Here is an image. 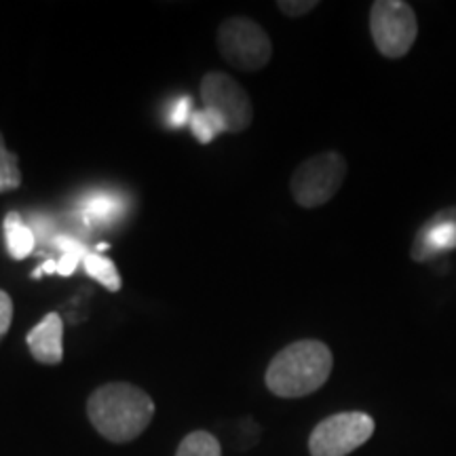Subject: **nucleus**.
<instances>
[{"label": "nucleus", "instance_id": "nucleus-1", "mask_svg": "<svg viewBox=\"0 0 456 456\" xmlns=\"http://www.w3.org/2000/svg\"><path fill=\"white\" fill-rule=\"evenodd\" d=\"M87 416L104 440L125 444L146 431L155 416V402L135 385L108 383L89 395Z\"/></svg>", "mask_w": 456, "mask_h": 456}, {"label": "nucleus", "instance_id": "nucleus-2", "mask_svg": "<svg viewBox=\"0 0 456 456\" xmlns=\"http://www.w3.org/2000/svg\"><path fill=\"white\" fill-rule=\"evenodd\" d=\"M334 355L322 340H298L273 357L265 383L273 395L283 399L306 397L328 383Z\"/></svg>", "mask_w": 456, "mask_h": 456}, {"label": "nucleus", "instance_id": "nucleus-3", "mask_svg": "<svg viewBox=\"0 0 456 456\" xmlns=\"http://www.w3.org/2000/svg\"><path fill=\"white\" fill-rule=\"evenodd\" d=\"M346 178V161L340 152L326 151L302 161L289 180L294 201L305 209L326 205Z\"/></svg>", "mask_w": 456, "mask_h": 456}, {"label": "nucleus", "instance_id": "nucleus-4", "mask_svg": "<svg viewBox=\"0 0 456 456\" xmlns=\"http://www.w3.org/2000/svg\"><path fill=\"white\" fill-rule=\"evenodd\" d=\"M370 34L387 60H402L419 38V20L403 0H376L370 9Z\"/></svg>", "mask_w": 456, "mask_h": 456}, {"label": "nucleus", "instance_id": "nucleus-5", "mask_svg": "<svg viewBox=\"0 0 456 456\" xmlns=\"http://www.w3.org/2000/svg\"><path fill=\"white\" fill-rule=\"evenodd\" d=\"M218 49L239 70H262L273 57V43L265 28L248 17H231L218 28Z\"/></svg>", "mask_w": 456, "mask_h": 456}, {"label": "nucleus", "instance_id": "nucleus-6", "mask_svg": "<svg viewBox=\"0 0 456 456\" xmlns=\"http://www.w3.org/2000/svg\"><path fill=\"white\" fill-rule=\"evenodd\" d=\"M376 423L366 412H338L328 416L311 431V456H349L374 436Z\"/></svg>", "mask_w": 456, "mask_h": 456}, {"label": "nucleus", "instance_id": "nucleus-7", "mask_svg": "<svg viewBox=\"0 0 456 456\" xmlns=\"http://www.w3.org/2000/svg\"><path fill=\"white\" fill-rule=\"evenodd\" d=\"M205 110L214 112L226 125L228 134H241L252 125L254 108L248 91L224 72H208L201 81Z\"/></svg>", "mask_w": 456, "mask_h": 456}, {"label": "nucleus", "instance_id": "nucleus-8", "mask_svg": "<svg viewBox=\"0 0 456 456\" xmlns=\"http://www.w3.org/2000/svg\"><path fill=\"white\" fill-rule=\"evenodd\" d=\"M456 249V205L444 208L436 212L423 226L416 231L412 249L414 262L419 265H429V262L442 260L444 256Z\"/></svg>", "mask_w": 456, "mask_h": 456}, {"label": "nucleus", "instance_id": "nucleus-9", "mask_svg": "<svg viewBox=\"0 0 456 456\" xmlns=\"http://www.w3.org/2000/svg\"><path fill=\"white\" fill-rule=\"evenodd\" d=\"M28 349L38 363L57 366L64 359V322L57 313H49L26 336Z\"/></svg>", "mask_w": 456, "mask_h": 456}, {"label": "nucleus", "instance_id": "nucleus-10", "mask_svg": "<svg viewBox=\"0 0 456 456\" xmlns=\"http://www.w3.org/2000/svg\"><path fill=\"white\" fill-rule=\"evenodd\" d=\"M4 239H7L11 258L15 260L28 258L34 252V245H37L32 228L21 220V216L17 212H9L7 218H4Z\"/></svg>", "mask_w": 456, "mask_h": 456}, {"label": "nucleus", "instance_id": "nucleus-11", "mask_svg": "<svg viewBox=\"0 0 456 456\" xmlns=\"http://www.w3.org/2000/svg\"><path fill=\"white\" fill-rule=\"evenodd\" d=\"M83 266L85 271H87V275L104 285L106 289H110V292H118V289H121L123 285L121 275H118L117 266H114L112 260L104 258V256H100L98 252H89L85 256Z\"/></svg>", "mask_w": 456, "mask_h": 456}, {"label": "nucleus", "instance_id": "nucleus-12", "mask_svg": "<svg viewBox=\"0 0 456 456\" xmlns=\"http://www.w3.org/2000/svg\"><path fill=\"white\" fill-rule=\"evenodd\" d=\"M175 456H222V446L209 431H192L180 442Z\"/></svg>", "mask_w": 456, "mask_h": 456}, {"label": "nucleus", "instance_id": "nucleus-13", "mask_svg": "<svg viewBox=\"0 0 456 456\" xmlns=\"http://www.w3.org/2000/svg\"><path fill=\"white\" fill-rule=\"evenodd\" d=\"M188 127H191L192 135H195L201 144H209V142H214L218 135L228 134L224 121H222L220 117H216L214 112L205 110V108L192 112L191 121H188Z\"/></svg>", "mask_w": 456, "mask_h": 456}, {"label": "nucleus", "instance_id": "nucleus-14", "mask_svg": "<svg viewBox=\"0 0 456 456\" xmlns=\"http://www.w3.org/2000/svg\"><path fill=\"white\" fill-rule=\"evenodd\" d=\"M57 243H60L57 248L61 249V258L57 260V273H60L61 277H70L89 252L81 241H77V239L66 237V235L57 239Z\"/></svg>", "mask_w": 456, "mask_h": 456}, {"label": "nucleus", "instance_id": "nucleus-15", "mask_svg": "<svg viewBox=\"0 0 456 456\" xmlns=\"http://www.w3.org/2000/svg\"><path fill=\"white\" fill-rule=\"evenodd\" d=\"M21 186V169L20 159L15 152H11L4 144L3 134H0V192L15 191Z\"/></svg>", "mask_w": 456, "mask_h": 456}, {"label": "nucleus", "instance_id": "nucleus-16", "mask_svg": "<svg viewBox=\"0 0 456 456\" xmlns=\"http://www.w3.org/2000/svg\"><path fill=\"white\" fill-rule=\"evenodd\" d=\"M85 216L95 220H110L114 212H118V203L114 197H91L85 203Z\"/></svg>", "mask_w": 456, "mask_h": 456}, {"label": "nucleus", "instance_id": "nucleus-17", "mask_svg": "<svg viewBox=\"0 0 456 456\" xmlns=\"http://www.w3.org/2000/svg\"><path fill=\"white\" fill-rule=\"evenodd\" d=\"M192 102H191V98H180L178 102H175V106L171 108V112H169V117H167V123H169V127L171 129H180V127H184V125H188V121H191V117H192Z\"/></svg>", "mask_w": 456, "mask_h": 456}, {"label": "nucleus", "instance_id": "nucleus-18", "mask_svg": "<svg viewBox=\"0 0 456 456\" xmlns=\"http://www.w3.org/2000/svg\"><path fill=\"white\" fill-rule=\"evenodd\" d=\"M277 7L281 9L283 15L302 17V15L311 13L313 9H317L319 3L317 0H279Z\"/></svg>", "mask_w": 456, "mask_h": 456}, {"label": "nucleus", "instance_id": "nucleus-19", "mask_svg": "<svg viewBox=\"0 0 456 456\" xmlns=\"http://www.w3.org/2000/svg\"><path fill=\"white\" fill-rule=\"evenodd\" d=\"M11 322H13V300L7 292L0 289V338L9 332Z\"/></svg>", "mask_w": 456, "mask_h": 456}, {"label": "nucleus", "instance_id": "nucleus-20", "mask_svg": "<svg viewBox=\"0 0 456 456\" xmlns=\"http://www.w3.org/2000/svg\"><path fill=\"white\" fill-rule=\"evenodd\" d=\"M45 273V275H51V273H57V260H45L37 271L32 273V279H38Z\"/></svg>", "mask_w": 456, "mask_h": 456}]
</instances>
